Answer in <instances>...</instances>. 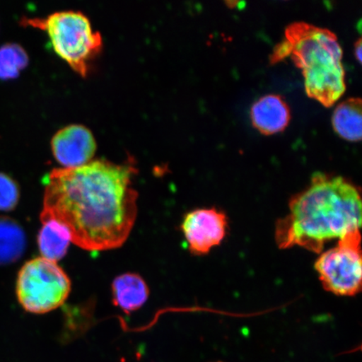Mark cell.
<instances>
[{"label":"cell","instance_id":"obj_1","mask_svg":"<svg viewBox=\"0 0 362 362\" xmlns=\"http://www.w3.org/2000/svg\"><path fill=\"white\" fill-rule=\"evenodd\" d=\"M134 161L94 160L76 168L54 169L45 181L40 221L64 226L71 243L88 251L121 247L138 214L133 187Z\"/></svg>","mask_w":362,"mask_h":362},{"label":"cell","instance_id":"obj_2","mask_svg":"<svg viewBox=\"0 0 362 362\" xmlns=\"http://www.w3.org/2000/svg\"><path fill=\"white\" fill-rule=\"evenodd\" d=\"M361 208L360 189L354 183L317 172L276 223V243L281 249L296 247L320 255L328 243L361 230Z\"/></svg>","mask_w":362,"mask_h":362},{"label":"cell","instance_id":"obj_3","mask_svg":"<svg viewBox=\"0 0 362 362\" xmlns=\"http://www.w3.org/2000/svg\"><path fill=\"white\" fill-rule=\"evenodd\" d=\"M343 51L337 35L305 22H294L270 56L272 64L291 57L302 71L305 92L329 107L346 92Z\"/></svg>","mask_w":362,"mask_h":362},{"label":"cell","instance_id":"obj_4","mask_svg":"<svg viewBox=\"0 0 362 362\" xmlns=\"http://www.w3.org/2000/svg\"><path fill=\"white\" fill-rule=\"evenodd\" d=\"M21 24L45 31L54 51L83 76L88 75L90 62L103 47L101 34L93 30L88 18L79 11H59L45 18L23 17Z\"/></svg>","mask_w":362,"mask_h":362},{"label":"cell","instance_id":"obj_5","mask_svg":"<svg viewBox=\"0 0 362 362\" xmlns=\"http://www.w3.org/2000/svg\"><path fill=\"white\" fill-rule=\"evenodd\" d=\"M71 280L57 262L36 257L18 274L16 296L23 309L42 315L62 306L71 292Z\"/></svg>","mask_w":362,"mask_h":362},{"label":"cell","instance_id":"obj_6","mask_svg":"<svg viewBox=\"0 0 362 362\" xmlns=\"http://www.w3.org/2000/svg\"><path fill=\"white\" fill-rule=\"evenodd\" d=\"M315 269L325 291L337 296H355L361 291V230L338 240L337 245L321 252Z\"/></svg>","mask_w":362,"mask_h":362},{"label":"cell","instance_id":"obj_7","mask_svg":"<svg viewBox=\"0 0 362 362\" xmlns=\"http://www.w3.org/2000/svg\"><path fill=\"white\" fill-rule=\"evenodd\" d=\"M228 228V216L215 207L189 211L181 224L189 250L194 255H208L218 247L225 239Z\"/></svg>","mask_w":362,"mask_h":362},{"label":"cell","instance_id":"obj_8","mask_svg":"<svg viewBox=\"0 0 362 362\" xmlns=\"http://www.w3.org/2000/svg\"><path fill=\"white\" fill-rule=\"evenodd\" d=\"M97 143L90 130L71 124L58 131L52 139V151L62 168H76L92 161Z\"/></svg>","mask_w":362,"mask_h":362},{"label":"cell","instance_id":"obj_9","mask_svg":"<svg viewBox=\"0 0 362 362\" xmlns=\"http://www.w3.org/2000/svg\"><path fill=\"white\" fill-rule=\"evenodd\" d=\"M251 120L255 129L262 134L282 132L291 121V110L284 99L276 94L265 95L251 108Z\"/></svg>","mask_w":362,"mask_h":362},{"label":"cell","instance_id":"obj_10","mask_svg":"<svg viewBox=\"0 0 362 362\" xmlns=\"http://www.w3.org/2000/svg\"><path fill=\"white\" fill-rule=\"evenodd\" d=\"M112 293L115 305L126 314H129L146 304L149 291L141 276L127 273L113 280Z\"/></svg>","mask_w":362,"mask_h":362},{"label":"cell","instance_id":"obj_11","mask_svg":"<svg viewBox=\"0 0 362 362\" xmlns=\"http://www.w3.org/2000/svg\"><path fill=\"white\" fill-rule=\"evenodd\" d=\"M38 247L42 257L57 262L66 255L71 239L64 226L52 219L42 221Z\"/></svg>","mask_w":362,"mask_h":362},{"label":"cell","instance_id":"obj_12","mask_svg":"<svg viewBox=\"0 0 362 362\" xmlns=\"http://www.w3.org/2000/svg\"><path fill=\"white\" fill-rule=\"evenodd\" d=\"M361 100L350 98L339 104L332 116L334 130L342 139L359 142L362 135Z\"/></svg>","mask_w":362,"mask_h":362},{"label":"cell","instance_id":"obj_13","mask_svg":"<svg viewBox=\"0 0 362 362\" xmlns=\"http://www.w3.org/2000/svg\"><path fill=\"white\" fill-rule=\"evenodd\" d=\"M26 243L21 225L10 217L0 216V266L19 260L25 253Z\"/></svg>","mask_w":362,"mask_h":362},{"label":"cell","instance_id":"obj_14","mask_svg":"<svg viewBox=\"0 0 362 362\" xmlns=\"http://www.w3.org/2000/svg\"><path fill=\"white\" fill-rule=\"evenodd\" d=\"M29 57L25 49L16 43L0 47V79L17 78L21 70L28 65Z\"/></svg>","mask_w":362,"mask_h":362},{"label":"cell","instance_id":"obj_15","mask_svg":"<svg viewBox=\"0 0 362 362\" xmlns=\"http://www.w3.org/2000/svg\"><path fill=\"white\" fill-rule=\"evenodd\" d=\"M21 197L19 185L10 175L0 172V211H10L17 206Z\"/></svg>","mask_w":362,"mask_h":362},{"label":"cell","instance_id":"obj_16","mask_svg":"<svg viewBox=\"0 0 362 362\" xmlns=\"http://www.w3.org/2000/svg\"><path fill=\"white\" fill-rule=\"evenodd\" d=\"M362 45H361V39L357 40L355 45V56L360 63L361 62V55H362Z\"/></svg>","mask_w":362,"mask_h":362}]
</instances>
